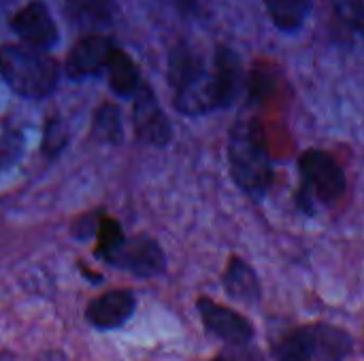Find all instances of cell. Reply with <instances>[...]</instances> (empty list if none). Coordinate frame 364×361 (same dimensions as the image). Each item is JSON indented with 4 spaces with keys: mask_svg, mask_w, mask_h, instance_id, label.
I'll return each mask as SVG.
<instances>
[{
    "mask_svg": "<svg viewBox=\"0 0 364 361\" xmlns=\"http://www.w3.org/2000/svg\"><path fill=\"white\" fill-rule=\"evenodd\" d=\"M107 77H109V85L111 89L122 96V98H132V94L139 89V85L143 83L136 64L132 62V57L122 51L119 47H115V51L109 57V64L105 68Z\"/></svg>",
    "mask_w": 364,
    "mask_h": 361,
    "instance_id": "obj_13",
    "label": "cell"
},
{
    "mask_svg": "<svg viewBox=\"0 0 364 361\" xmlns=\"http://www.w3.org/2000/svg\"><path fill=\"white\" fill-rule=\"evenodd\" d=\"M226 151L235 183L250 198L262 200L273 183V162L260 121L239 117L228 132Z\"/></svg>",
    "mask_w": 364,
    "mask_h": 361,
    "instance_id": "obj_2",
    "label": "cell"
},
{
    "mask_svg": "<svg viewBox=\"0 0 364 361\" xmlns=\"http://www.w3.org/2000/svg\"><path fill=\"white\" fill-rule=\"evenodd\" d=\"M181 11H194V6H196V2L194 0H173Z\"/></svg>",
    "mask_w": 364,
    "mask_h": 361,
    "instance_id": "obj_23",
    "label": "cell"
},
{
    "mask_svg": "<svg viewBox=\"0 0 364 361\" xmlns=\"http://www.w3.org/2000/svg\"><path fill=\"white\" fill-rule=\"evenodd\" d=\"M0 9H2V0H0Z\"/></svg>",
    "mask_w": 364,
    "mask_h": 361,
    "instance_id": "obj_26",
    "label": "cell"
},
{
    "mask_svg": "<svg viewBox=\"0 0 364 361\" xmlns=\"http://www.w3.org/2000/svg\"><path fill=\"white\" fill-rule=\"evenodd\" d=\"M264 6L275 28L282 32H296L311 11V0H264Z\"/></svg>",
    "mask_w": 364,
    "mask_h": 361,
    "instance_id": "obj_14",
    "label": "cell"
},
{
    "mask_svg": "<svg viewBox=\"0 0 364 361\" xmlns=\"http://www.w3.org/2000/svg\"><path fill=\"white\" fill-rule=\"evenodd\" d=\"M0 77L17 96L41 100L58 87L60 64L45 49L6 43L0 47Z\"/></svg>",
    "mask_w": 364,
    "mask_h": 361,
    "instance_id": "obj_3",
    "label": "cell"
},
{
    "mask_svg": "<svg viewBox=\"0 0 364 361\" xmlns=\"http://www.w3.org/2000/svg\"><path fill=\"white\" fill-rule=\"evenodd\" d=\"M335 17L348 28V32H354L356 36L363 34V0H331Z\"/></svg>",
    "mask_w": 364,
    "mask_h": 361,
    "instance_id": "obj_20",
    "label": "cell"
},
{
    "mask_svg": "<svg viewBox=\"0 0 364 361\" xmlns=\"http://www.w3.org/2000/svg\"><path fill=\"white\" fill-rule=\"evenodd\" d=\"M66 9L73 19L83 26L102 28L111 21L115 0H66Z\"/></svg>",
    "mask_w": 364,
    "mask_h": 361,
    "instance_id": "obj_15",
    "label": "cell"
},
{
    "mask_svg": "<svg viewBox=\"0 0 364 361\" xmlns=\"http://www.w3.org/2000/svg\"><path fill=\"white\" fill-rule=\"evenodd\" d=\"M224 355L228 361H267L260 349H256L252 343L250 345H239V347H226Z\"/></svg>",
    "mask_w": 364,
    "mask_h": 361,
    "instance_id": "obj_21",
    "label": "cell"
},
{
    "mask_svg": "<svg viewBox=\"0 0 364 361\" xmlns=\"http://www.w3.org/2000/svg\"><path fill=\"white\" fill-rule=\"evenodd\" d=\"M196 311L200 315V323H203L205 332L209 336L222 340L226 347H239V345L254 343V338H256L254 323L245 315L237 313L235 309H228L207 296H200L196 300Z\"/></svg>",
    "mask_w": 364,
    "mask_h": 361,
    "instance_id": "obj_7",
    "label": "cell"
},
{
    "mask_svg": "<svg viewBox=\"0 0 364 361\" xmlns=\"http://www.w3.org/2000/svg\"><path fill=\"white\" fill-rule=\"evenodd\" d=\"M92 136L100 143H109V145H119L124 138V121H122V111L111 104L105 102L96 115H94V123H92Z\"/></svg>",
    "mask_w": 364,
    "mask_h": 361,
    "instance_id": "obj_16",
    "label": "cell"
},
{
    "mask_svg": "<svg viewBox=\"0 0 364 361\" xmlns=\"http://www.w3.org/2000/svg\"><path fill=\"white\" fill-rule=\"evenodd\" d=\"M301 189L296 206L305 213H316L318 206H333L348 187L343 166L337 157L322 149H309L299 160Z\"/></svg>",
    "mask_w": 364,
    "mask_h": 361,
    "instance_id": "obj_5",
    "label": "cell"
},
{
    "mask_svg": "<svg viewBox=\"0 0 364 361\" xmlns=\"http://www.w3.org/2000/svg\"><path fill=\"white\" fill-rule=\"evenodd\" d=\"M352 353V334L326 321L299 326L271 345L275 361H348Z\"/></svg>",
    "mask_w": 364,
    "mask_h": 361,
    "instance_id": "obj_4",
    "label": "cell"
},
{
    "mask_svg": "<svg viewBox=\"0 0 364 361\" xmlns=\"http://www.w3.org/2000/svg\"><path fill=\"white\" fill-rule=\"evenodd\" d=\"M222 287L230 300L247 306H256L262 298V285L256 270L239 255H232L226 262L222 272Z\"/></svg>",
    "mask_w": 364,
    "mask_h": 361,
    "instance_id": "obj_12",
    "label": "cell"
},
{
    "mask_svg": "<svg viewBox=\"0 0 364 361\" xmlns=\"http://www.w3.org/2000/svg\"><path fill=\"white\" fill-rule=\"evenodd\" d=\"M207 361H228V360H226V355H224V353H220V355H215V357H211V360H207Z\"/></svg>",
    "mask_w": 364,
    "mask_h": 361,
    "instance_id": "obj_25",
    "label": "cell"
},
{
    "mask_svg": "<svg viewBox=\"0 0 364 361\" xmlns=\"http://www.w3.org/2000/svg\"><path fill=\"white\" fill-rule=\"evenodd\" d=\"M134 104H132V128L139 140L154 145V147H164L173 138V128L168 117L158 104L156 94L147 83H141L139 89L132 94Z\"/></svg>",
    "mask_w": 364,
    "mask_h": 361,
    "instance_id": "obj_8",
    "label": "cell"
},
{
    "mask_svg": "<svg viewBox=\"0 0 364 361\" xmlns=\"http://www.w3.org/2000/svg\"><path fill=\"white\" fill-rule=\"evenodd\" d=\"M98 217H100V213H87V215L79 217L73 226V236L79 240H90L96 234Z\"/></svg>",
    "mask_w": 364,
    "mask_h": 361,
    "instance_id": "obj_22",
    "label": "cell"
},
{
    "mask_svg": "<svg viewBox=\"0 0 364 361\" xmlns=\"http://www.w3.org/2000/svg\"><path fill=\"white\" fill-rule=\"evenodd\" d=\"M124 236H126V234H124L119 221L113 219V217H109V215H102V213H100L98 226H96V234H94V238H96L94 255H96L98 260H102L109 251H113V249L119 245V240H122Z\"/></svg>",
    "mask_w": 364,
    "mask_h": 361,
    "instance_id": "obj_17",
    "label": "cell"
},
{
    "mask_svg": "<svg viewBox=\"0 0 364 361\" xmlns=\"http://www.w3.org/2000/svg\"><path fill=\"white\" fill-rule=\"evenodd\" d=\"M115 47L117 45L111 36L96 34V32L79 38L66 57V64H64L66 77L73 81H81V79L96 77V74L105 72Z\"/></svg>",
    "mask_w": 364,
    "mask_h": 361,
    "instance_id": "obj_10",
    "label": "cell"
},
{
    "mask_svg": "<svg viewBox=\"0 0 364 361\" xmlns=\"http://www.w3.org/2000/svg\"><path fill=\"white\" fill-rule=\"evenodd\" d=\"M66 143H68V132L64 121L60 117H49L43 130V153L49 160H55L66 147Z\"/></svg>",
    "mask_w": 364,
    "mask_h": 361,
    "instance_id": "obj_18",
    "label": "cell"
},
{
    "mask_svg": "<svg viewBox=\"0 0 364 361\" xmlns=\"http://www.w3.org/2000/svg\"><path fill=\"white\" fill-rule=\"evenodd\" d=\"M26 147V138L19 130L6 128L0 136V170H9L17 164Z\"/></svg>",
    "mask_w": 364,
    "mask_h": 361,
    "instance_id": "obj_19",
    "label": "cell"
},
{
    "mask_svg": "<svg viewBox=\"0 0 364 361\" xmlns=\"http://www.w3.org/2000/svg\"><path fill=\"white\" fill-rule=\"evenodd\" d=\"M11 30L30 47L53 49L58 45V28L49 9L41 0H32L21 6L9 21Z\"/></svg>",
    "mask_w": 364,
    "mask_h": 361,
    "instance_id": "obj_11",
    "label": "cell"
},
{
    "mask_svg": "<svg viewBox=\"0 0 364 361\" xmlns=\"http://www.w3.org/2000/svg\"><path fill=\"white\" fill-rule=\"evenodd\" d=\"M0 361H15V353L9 349H0Z\"/></svg>",
    "mask_w": 364,
    "mask_h": 361,
    "instance_id": "obj_24",
    "label": "cell"
},
{
    "mask_svg": "<svg viewBox=\"0 0 364 361\" xmlns=\"http://www.w3.org/2000/svg\"><path fill=\"white\" fill-rule=\"evenodd\" d=\"M136 311V296L130 289H111L87 302L85 323L98 332H111L126 326Z\"/></svg>",
    "mask_w": 364,
    "mask_h": 361,
    "instance_id": "obj_9",
    "label": "cell"
},
{
    "mask_svg": "<svg viewBox=\"0 0 364 361\" xmlns=\"http://www.w3.org/2000/svg\"><path fill=\"white\" fill-rule=\"evenodd\" d=\"M168 83L173 106L186 117H200L218 109L232 106L245 91V70L241 57L220 45L213 64L207 62L186 43L168 55Z\"/></svg>",
    "mask_w": 364,
    "mask_h": 361,
    "instance_id": "obj_1",
    "label": "cell"
},
{
    "mask_svg": "<svg viewBox=\"0 0 364 361\" xmlns=\"http://www.w3.org/2000/svg\"><path fill=\"white\" fill-rule=\"evenodd\" d=\"M102 262L136 279H154L166 272L164 249L158 240L145 234L124 236L119 245L102 257Z\"/></svg>",
    "mask_w": 364,
    "mask_h": 361,
    "instance_id": "obj_6",
    "label": "cell"
}]
</instances>
